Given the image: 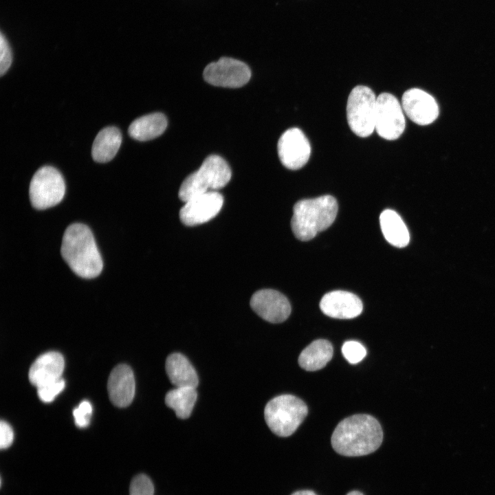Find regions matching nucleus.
<instances>
[{"mask_svg": "<svg viewBox=\"0 0 495 495\" xmlns=\"http://www.w3.org/2000/svg\"><path fill=\"white\" fill-rule=\"evenodd\" d=\"M383 432L378 421L366 414L341 421L331 436L334 450L343 456H359L375 452L382 444Z\"/></svg>", "mask_w": 495, "mask_h": 495, "instance_id": "1", "label": "nucleus"}, {"mask_svg": "<svg viewBox=\"0 0 495 495\" xmlns=\"http://www.w3.org/2000/svg\"><path fill=\"white\" fill-rule=\"evenodd\" d=\"M60 252L71 270L82 278H94L102 270L103 262L94 235L85 224L75 223L67 228Z\"/></svg>", "mask_w": 495, "mask_h": 495, "instance_id": "2", "label": "nucleus"}, {"mask_svg": "<svg viewBox=\"0 0 495 495\" xmlns=\"http://www.w3.org/2000/svg\"><path fill=\"white\" fill-rule=\"evenodd\" d=\"M338 208L336 199L328 195L298 201L291 221L295 236L300 241L313 239L333 223Z\"/></svg>", "mask_w": 495, "mask_h": 495, "instance_id": "3", "label": "nucleus"}, {"mask_svg": "<svg viewBox=\"0 0 495 495\" xmlns=\"http://www.w3.org/2000/svg\"><path fill=\"white\" fill-rule=\"evenodd\" d=\"M231 170L220 156L212 155L200 168L188 175L179 190V198L184 202L191 198L224 187L230 180Z\"/></svg>", "mask_w": 495, "mask_h": 495, "instance_id": "4", "label": "nucleus"}, {"mask_svg": "<svg viewBox=\"0 0 495 495\" xmlns=\"http://www.w3.org/2000/svg\"><path fill=\"white\" fill-rule=\"evenodd\" d=\"M308 412L306 404L292 395H282L271 399L265 406L264 415L270 429L276 435L292 434Z\"/></svg>", "mask_w": 495, "mask_h": 495, "instance_id": "5", "label": "nucleus"}, {"mask_svg": "<svg viewBox=\"0 0 495 495\" xmlns=\"http://www.w3.org/2000/svg\"><path fill=\"white\" fill-rule=\"evenodd\" d=\"M377 98L372 89L358 85L351 91L346 104V118L351 130L366 138L375 129Z\"/></svg>", "mask_w": 495, "mask_h": 495, "instance_id": "6", "label": "nucleus"}, {"mask_svg": "<svg viewBox=\"0 0 495 495\" xmlns=\"http://www.w3.org/2000/svg\"><path fill=\"white\" fill-rule=\"evenodd\" d=\"M65 193V184L60 173L54 167L44 166L36 170L30 184L32 206L44 210L60 203Z\"/></svg>", "mask_w": 495, "mask_h": 495, "instance_id": "7", "label": "nucleus"}, {"mask_svg": "<svg viewBox=\"0 0 495 495\" xmlns=\"http://www.w3.org/2000/svg\"><path fill=\"white\" fill-rule=\"evenodd\" d=\"M406 126L403 108L395 96L382 93L377 97L375 130L387 140L397 139Z\"/></svg>", "mask_w": 495, "mask_h": 495, "instance_id": "8", "label": "nucleus"}, {"mask_svg": "<svg viewBox=\"0 0 495 495\" xmlns=\"http://www.w3.org/2000/svg\"><path fill=\"white\" fill-rule=\"evenodd\" d=\"M250 77V69L245 63L228 57L210 63L204 71V78L207 82L223 87H242Z\"/></svg>", "mask_w": 495, "mask_h": 495, "instance_id": "9", "label": "nucleus"}, {"mask_svg": "<svg viewBox=\"0 0 495 495\" xmlns=\"http://www.w3.org/2000/svg\"><path fill=\"white\" fill-rule=\"evenodd\" d=\"M277 148L280 161L290 170H297L305 166L311 154L309 142L298 128L285 131L278 140Z\"/></svg>", "mask_w": 495, "mask_h": 495, "instance_id": "10", "label": "nucleus"}, {"mask_svg": "<svg viewBox=\"0 0 495 495\" xmlns=\"http://www.w3.org/2000/svg\"><path fill=\"white\" fill-rule=\"evenodd\" d=\"M223 204V196L216 191L197 195L186 201L181 208L180 220L188 226L206 223L219 212Z\"/></svg>", "mask_w": 495, "mask_h": 495, "instance_id": "11", "label": "nucleus"}, {"mask_svg": "<svg viewBox=\"0 0 495 495\" xmlns=\"http://www.w3.org/2000/svg\"><path fill=\"white\" fill-rule=\"evenodd\" d=\"M252 310L272 323L285 321L291 313L288 299L278 291L270 289L256 292L250 299Z\"/></svg>", "mask_w": 495, "mask_h": 495, "instance_id": "12", "label": "nucleus"}, {"mask_svg": "<svg viewBox=\"0 0 495 495\" xmlns=\"http://www.w3.org/2000/svg\"><path fill=\"white\" fill-rule=\"evenodd\" d=\"M402 108L407 116L419 125L433 122L439 115V107L434 98L417 88L407 90L402 96Z\"/></svg>", "mask_w": 495, "mask_h": 495, "instance_id": "13", "label": "nucleus"}, {"mask_svg": "<svg viewBox=\"0 0 495 495\" xmlns=\"http://www.w3.org/2000/svg\"><path fill=\"white\" fill-rule=\"evenodd\" d=\"M321 311L327 316L339 319H351L362 311V300L355 294L342 290L332 291L323 296Z\"/></svg>", "mask_w": 495, "mask_h": 495, "instance_id": "14", "label": "nucleus"}, {"mask_svg": "<svg viewBox=\"0 0 495 495\" xmlns=\"http://www.w3.org/2000/svg\"><path fill=\"white\" fill-rule=\"evenodd\" d=\"M107 390L111 402L118 407H126L135 395V383L133 373L126 364H119L111 372Z\"/></svg>", "mask_w": 495, "mask_h": 495, "instance_id": "15", "label": "nucleus"}, {"mask_svg": "<svg viewBox=\"0 0 495 495\" xmlns=\"http://www.w3.org/2000/svg\"><path fill=\"white\" fill-rule=\"evenodd\" d=\"M65 368L63 356L58 352L49 351L38 356L30 366L29 380L39 387L61 377Z\"/></svg>", "mask_w": 495, "mask_h": 495, "instance_id": "16", "label": "nucleus"}, {"mask_svg": "<svg viewBox=\"0 0 495 495\" xmlns=\"http://www.w3.org/2000/svg\"><path fill=\"white\" fill-rule=\"evenodd\" d=\"M166 371L170 382L176 387L197 388L199 383L197 372L184 355L175 353L168 355Z\"/></svg>", "mask_w": 495, "mask_h": 495, "instance_id": "17", "label": "nucleus"}, {"mask_svg": "<svg viewBox=\"0 0 495 495\" xmlns=\"http://www.w3.org/2000/svg\"><path fill=\"white\" fill-rule=\"evenodd\" d=\"M122 143V133L116 126H107L97 134L91 148L94 161L105 163L111 161L118 153Z\"/></svg>", "mask_w": 495, "mask_h": 495, "instance_id": "18", "label": "nucleus"}, {"mask_svg": "<svg viewBox=\"0 0 495 495\" xmlns=\"http://www.w3.org/2000/svg\"><path fill=\"white\" fill-rule=\"evenodd\" d=\"M167 126L166 116L161 113H153L135 120L130 124L129 135L138 141H148L162 135Z\"/></svg>", "mask_w": 495, "mask_h": 495, "instance_id": "19", "label": "nucleus"}, {"mask_svg": "<svg viewBox=\"0 0 495 495\" xmlns=\"http://www.w3.org/2000/svg\"><path fill=\"white\" fill-rule=\"evenodd\" d=\"M382 232L386 240L397 248L406 246L410 241L408 228L400 216L390 209L384 210L380 216Z\"/></svg>", "mask_w": 495, "mask_h": 495, "instance_id": "20", "label": "nucleus"}, {"mask_svg": "<svg viewBox=\"0 0 495 495\" xmlns=\"http://www.w3.org/2000/svg\"><path fill=\"white\" fill-rule=\"evenodd\" d=\"M333 352V346L328 340H316L302 350L298 358L299 365L308 371L320 370L331 360Z\"/></svg>", "mask_w": 495, "mask_h": 495, "instance_id": "21", "label": "nucleus"}, {"mask_svg": "<svg viewBox=\"0 0 495 495\" xmlns=\"http://www.w3.org/2000/svg\"><path fill=\"white\" fill-rule=\"evenodd\" d=\"M197 398L195 388L176 387L166 393L165 403L178 418L186 419L190 415Z\"/></svg>", "mask_w": 495, "mask_h": 495, "instance_id": "22", "label": "nucleus"}, {"mask_svg": "<svg viewBox=\"0 0 495 495\" xmlns=\"http://www.w3.org/2000/svg\"><path fill=\"white\" fill-rule=\"evenodd\" d=\"M342 353L349 363L357 364L365 357L366 350L360 342L349 340L343 344Z\"/></svg>", "mask_w": 495, "mask_h": 495, "instance_id": "23", "label": "nucleus"}, {"mask_svg": "<svg viewBox=\"0 0 495 495\" xmlns=\"http://www.w3.org/2000/svg\"><path fill=\"white\" fill-rule=\"evenodd\" d=\"M154 487L151 480L145 474L135 476L131 482L129 495H153Z\"/></svg>", "mask_w": 495, "mask_h": 495, "instance_id": "24", "label": "nucleus"}, {"mask_svg": "<svg viewBox=\"0 0 495 495\" xmlns=\"http://www.w3.org/2000/svg\"><path fill=\"white\" fill-rule=\"evenodd\" d=\"M65 386V380L60 378L37 387L38 396L43 402H51L64 389Z\"/></svg>", "mask_w": 495, "mask_h": 495, "instance_id": "25", "label": "nucleus"}, {"mask_svg": "<svg viewBox=\"0 0 495 495\" xmlns=\"http://www.w3.org/2000/svg\"><path fill=\"white\" fill-rule=\"evenodd\" d=\"M92 406L88 401H82L73 410L76 425L79 428L88 426L92 414Z\"/></svg>", "mask_w": 495, "mask_h": 495, "instance_id": "26", "label": "nucleus"}, {"mask_svg": "<svg viewBox=\"0 0 495 495\" xmlns=\"http://www.w3.org/2000/svg\"><path fill=\"white\" fill-rule=\"evenodd\" d=\"M0 75L3 76L10 68L12 55L9 43L2 32L0 36Z\"/></svg>", "mask_w": 495, "mask_h": 495, "instance_id": "27", "label": "nucleus"}, {"mask_svg": "<svg viewBox=\"0 0 495 495\" xmlns=\"http://www.w3.org/2000/svg\"><path fill=\"white\" fill-rule=\"evenodd\" d=\"M14 433L12 427L4 421L0 423V447L6 449L10 447L13 441Z\"/></svg>", "mask_w": 495, "mask_h": 495, "instance_id": "28", "label": "nucleus"}, {"mask_svg": "<svg viewBox=\"0 0 495 495\" xmlns=\"http://www.w3.org/2000/svg\"><path fill=\"white\" fill-rule=\"evenodd\" d=\"M292 495H317L314 492L311 490H299L294 492Z\"/></svg>", "mask_w": 495, "mask_h": 495, "instance_id": "29", "label": "nucleus"}, {"mask_svg": "<svg viewBox=\"0 0 495 495\" xmlns=\"http://www.w3.org/2000/svg\"><path fill=\"white\" fill-rule=\"evenodd\" d=\"M346 495H364V494L359 491L354 490V491H351V492H349Z\"/></svg>", "mask_w": 495, "mask_h": 495, "instance_id": "30", "label": "nucleus"}]
</instances>
